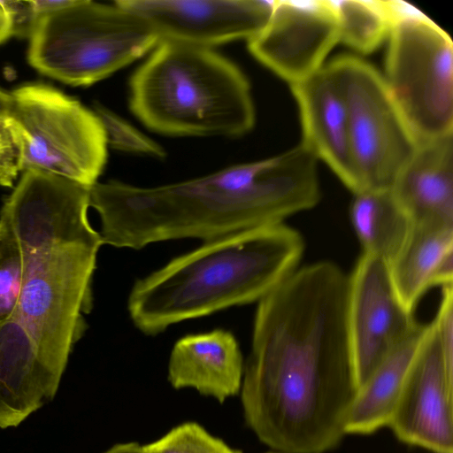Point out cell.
Returning a JSON list of instances; mask_svg holds the SVG:
<instances>
[{
  "mask_svg": "<svg viewBox=\"0 0 453 453\" xmlns=\"http://www.w3.org/2000/svg\"><path fill=\"white\" fill-rule=\"evenodd\" d=\"M349 274L319 261L296 269L257 302L244 364L247 424L280 453L336 447L357 391L347 327Z\"/></svg>",
  "mask_w": 453,
  "mask_h": 453,
  "instance_id": "obj_1",
  "label": "cell"
},
{
  "mask_svg": "<svg viewBox=\"0 0 453 453\" xmlns=\"http://www.w3.org/2000/svg\"><path fill=\"white\" fill-rule=\"evenodd\" d=\"M318 159L302 143L279 155L156 187L97 182L89 204L104 244L141 250L185 238L203 242L281 224L320 198Z\"/></svg>",
  "mask_w": 453,
  "mask_h": 453,
  "instance_id": "obj_2",
  "label": "cell"
},
{
  "mask_svg": "<svg viewBox=\"0 0 453 453\" xmlns=\"http://www.w3.org/2000/svg\"><path fill=\"white\" fill-rule=\"evenodd\" d=\"M89 187L43 171H24L0 212L23 259L15 318L47 363L63 375L93 306L92 280L103 245L88 211Z\"/></svg>",
  "mask_w": 453,
  "mask_h": 453,
  "instance_id": "obj_3",
  "label": "cell"
},
{
  "mask_svg": "<svg viewBox=\"0 0 453 453\" xmlns=\"http://www.w3.org/2000/svg\"><path fill=\"white\" fill-rule=\"evenodd\" d=\"M303 236L284 223L205 241L138 279L127 298L134 326L154 336L177 323L258 302L298 267Z\"/></svg>",
  "mask_w": 453,
  "mask_h": 453,
  "instance_id": "obj_4",
  "label": "cell"
},
{
  "mask_svg": "<svg viewBox=\"0 0 453 453\" xmlns=\"http://www.w3.org/2000/svg\"><path fill=\"white\" fill-rule=\"evenodd\" d=\"M130 109L148 129L169 136L238 137L256 111L249 80L211 48L160 41L132 74Z\"/></svg>",
  "mask_w": 453,
  "mask_h": 453,
  "instance_id": "obj_5",
  "label": "cell"
},
{
  "mask_svg": "<svg viewBox=\"0 0 453 453\" xmlns=\"http://www.w3.org/2000/svg\"><path fill=\"white\" fill-rule=\"evenodd\" d=\"M27 61L38 73L71 86H89L134 62L161 41L139 15L117 3L74 0L40 18Z\"/></svg>",
  "mask_w": 453,
  "mask_h": 453,
  "instance_id": "obj_6",
  "label": "cell"
},
{
  "mask_svg": "<svg viewBox=\"0 0 453 453\" xmlns=\"http://www.w3.org/2000/svg\"><path fill=\"white\" fill-rule=\"evenodd\" d=\"M386 86L415 146L453 134V43L413 7L400 3L388 35Z\"/></svg>",
  "mask_w": 453,
  "mask_h": 453,
  "instance_id": "obj_7",
  "label": "cell"
},
{
  "mask_svg": "<svg viewBox=\"0 0 453 453\" xmlns=\"http://www.w3.org/2000/svg\"><path fill=\"white\" fill-rule=\"evenodd\" d=\"M11 96L8 114L21 140L24 171H43L89 188L97 183L108 145L94 111L43 83L21 85Z\"/></svg>",
  "mask_w": 453,
  "mask_h": 453,
  "instance_id": "obj_8",
  "label": "cell"
},
{
  "mask_svg": "<svg viewBox=\"0 0 453 453\" xmlns=\"http://www.w3.org/2000/svg\"><path fill=\"white\" fill-rule=\"evenodd\" d=\"M326 67L347 109L357 193L389 189L416 146L383 75L365 60L351 55L338 56Z\"/></svg>",
  "mask_w": 453,
  "mask_h": 453,
  "instance_id": "obj_9",
  "label": "cell"
},
{
  "mask_svg": "<svg viewBox=\"0 0 453 453\" xmlns=\"http://www.w3.org/2000/svg\"><path fill=\"white\" fill-rule=\"evenodd\" d=\"M419 326L413 311L401 302L387 263L362 253L349 274L347 303V327L357 388Z\"/></svg>",
  "mask_w": 453,
  "mask_h": 453,
  "instance_id": "obj_10",
  "label": "cell"
},
{
  "mask_svg": "<svg viewBox=\"0 0 453 453\" xmlns=\"http://www.w3.org/2000/svg\"><path fill=\"white\" fill-rule=\"evenodd\" d=\"M453 357L442 349L433 320L406 372L388 426L406 444L453 453Z\"/></svg>",
  "mask_w": 453,
  "mask_h": 453,
  "instance_id": "obj_11",
  "label": "cell"
},
{
  "mask_svg": "<svg viewBox=\"0 0 453 453\" xmlns=\"http://www.w3.org/2000/svg\"><path fill=\"white\" fill-rule=\"evenodd\" d=\"M248 42L251 55L289 83L301 82L323 66L339 42L333 1H274L264 29Z\"/></svg>",
  "mask_w": 453,
  "mask_h": 453,
  "instance_id": "obj_12",
  "label": "cell"
},
{
  "mask_svg": "<svg viewBox=\"0 0 453 453\" xmlns=\"http://www.w3.org/2000/svg\"><path fill=\"white\" fill-rule=\"evenodd\" d=\"M119 5L142 18L161 41L212 48L250 39L266 26L274 1L262 0H119Z\"/></svg>",
  "mask_w": 453,
  "mask_h": 453,
  "instance_id": "obj_13",
  "label": "cell"
},
{
  "mask_svg": "<svg viewBox=\"0 0 453 453\" xmlns=\"http://www.w3.org/2000/svg\"><path fill=\"white\" fill-rule=\"evenodd\" d=\"M290 88L299 111L301 143L326 164L353 194L357 193L347 109L327 68L324 65Z\"/></svg>",
  "mask_w": 453,
  "mask_h": 453,
  "instance_id": "obj_14",
  "label": "cell"
},
{
  "mask_svg": "<svg viewBox=\"0 0 453 453\" xmlns=\"http://www.w3.org/2000/svg\"><path fill=\"white\" fill-rule=\"evenodd\" d=\"M61 377L16 318L0 323V428L17 426L50 401Z\"/></svg>",
  "mask_w": 453,
  "mask_h": 453,
  "instance_id": "obj_15",
  "label": "cell"
},
{
  "mask_svg": "<svg viewBox=\"0 0 453 453\" xmlns=\"http://www.w3.org/2000/svg\"><path fill=\"white\" fill-rule=\"evenodd\" d=\"M244 363L235 336L225 329L180 338L170 354L168 380L174 388H190L219 403L242 388Z\"/></svg>",
  "mask_w": 453,
  "mask_h": 453,
  "instance_id": "obj_16",
  "label": "cell"
},
{
  "mask_svg": "<svg viewBox=\"0 0 453 453\" xmlns=\"http://www.w3.org/2000/svg\"><path fill=\"white\" fill-rule=\"evenodd\" d=\"M389 189L411 222L453 224V134L416 146Z\"/></svg>",
  "mask_w": 453,
  "mask_h": 453,
  "instance_id": "obj_17",
  "label": "cell"
},
{
  "mask_svg": "<svg viewBox=\"0 0 453 453\" xmlns=\"http://www.w3.org/2000/svg\"><path fill=\"white\" fill-rule=\"evenodd\" d=\"M387 265L401 302L413 311L427 289L452 284L453 224L412 222L403 246Z\"/></svg>",
  "mask_w": 453,
  "mask_h": 453,
  "instance_id": "obj_18",
  "label": "cell"
},
{
  "mask_svg": "<svg viewBox=\"0 0 453 453\" xmlns=\"http://www.w3.org/2000/svg\"><path fill=\"white\" fill-rule=\"evenodd\" d=\"M426 326L420 324L357 388L345 416V434H370L388 426Z\"/></svg>",
  "mask_w": 453,
  "mask_h": 453,
  "instance_id": "obj_19",
  "label": "cell"
},
{
  "mask_svg": "<svg viewBox=\"0 0 453 453\" xmlns=\"http://www.w3.org/2000/svg\"><path fill=\"white\" fill-rule=\"evenodd\" d=\"M349 219L363 252L388 264L405 242L412 222L390 189L354 194Z\"/></svg>",
  "mask_w": 453,
  "mask_h": 453,
  "instance_id": "obj_20",
  "label": "cell"
},
{
  "mask_svg": "<svg viewBox=\"0 0 453 453\" xmlns=\"http://www.w3.org/2000/svg\"><path fill=\"white\" fill-rule=\"evenodd\" d=\"M339 25V42L362 54L377 50L388 37L399 2L333 1Z\"/></svg>",
  "mask_w": 453,
  "mask_h": 453,
  "instance_id": "obj_21",
  "label": "cell"
},
{
  "mask_svg": "<svg viewBox=\"0 0 453 453\" xmlns=\"http://www.w3.org/2000/svg\"><path fill=\"white\" fill-rule=\"evenodd\" d=\"M22 280L20 245L9 219L0 212V323L15 318Z\"/></svg>",
  "mask_w": 453,
  "mask_h": 453,
  "instance_id": "obj_22",
  "label": "cell"
},
{
  "mask_svg": "<svg viewBox=\"0 0 453 453\" xmlns=\"http://www.w3.org/2000/svg\"><path fill=\"white\" fill-rule=\"evenodd\" d=\"M93 111L103 125L108 147L121 152L156 158L165 157V150L160 144L109 108L96 104Z\"/></svg>",
  "mask_w": 453,
  "mask_h": 453,
  "instance_id": "obj_23",
  "label": "cell"
},
{
  "mask_svg": "<svg viewBox=\"0 0 453 453\" xmlns=\"http://www.w3.org/2000/svg\"><path fill=\"white\" fill-rule=\"evenodd\" d=\"M143 446L148 453H242L195 422L183 423Z\"/></svg>",
  "mask_w": 453,
  "mask_h": 453,
  "instance_id": "obj_24",
  "label": "cell"
},
{
  "mask_svg": "<svg viewBox=\"0 0 453 453\" xmlns=\"http://www.w3.org/2000/svg\"><path fill=\"white\" fill-rule=\"evenodd\" d=\"M23 172V150L19 132L8 113L0 114V185L13 188Z\"/></svg>",
  "mask_w": 453,
  "mask_h": 453,
  "instance_id": "obj_25",
  "label": "cell"
},
{
  "mask_svg": "<svg viewBox=\"0 0 453 453\" xmlns=\"http://www.w3.org/2000/svg\"><path fill=\"white\" fill-rule=\"evenodd\" d=\"M0 5L11 21L12 36L29 37L39 19L33 1L0 0Z\"/></svg>",
  "mask_w": 453,
  "mask_h": 453,
  "instance_id": "obj_26",
  "label": "cell"
},
{
  "mask_svg": "<svg viewBox=\"0 0 453 453\" xmlns=\"http://www.w3.org/2000/svg\"><path fill=\"white\" fill-rule=\"evenodd\" d=\"M38 19L71 5L74 0H32Z\"/></svg>",
  "mask_w": 453,
  "mask_h": 453,
  "instance_id": "obj_27",
  "label": "cell"
},
{
  "mask_svg": "<svg viewBox=\"0 0 453 453\" xmlns=\"http://www.w3.org/2000/svg\"><path fill=\"white\" fill-rule=\"evenodd\" d=\"M104 453H148L143 445L137 442L116 444Z\"/></svg>",
  "mask_w": 453,
  "mask_h": 453,
  "instance_id": "obj_28",
  "label": "cell"
},
{
  "mask_svg": "<svg viewBox=\"0 0 453 453\" xmlns=\"http://www.w3.org/2000/svg\"><path fill=\"white\" fill-rule=\"evenodd\" d=\"M12 36L11 21L0 5V45Z\"/></svg>",
  "mask_w": 453,
  "mask_h": 453,
  "instance_id": "obj_29",
  "label": "cell"
},
{
  "mask_svg": "<svg viewBox=\"0 0 453 453\" xmlns=\"http://www.w3.org/2000/svg\"><path fill=\"white\" fill-rule=\"evenodd\" d=\"M12 105L11 92H7L0 88V114H6L9 112Z\"/></svg>",
  "mask_w": 453,
  "mask_h": 453,
  "instance_id": "obj_30",
  "label": "cell"
},
{
  "mask_svg": "<svg viewBox=\"0 0 453 453\" xmlns=\"http://www.w3.org/2000/svg\"><path fill=\"white\" fill-rule=\"evenodd\" d=\"M268 453H280V452H275V451H273V450H272V451H270V452H268Z\"/></svg>",
  "mask_w": 453,
  "mask_h": 453,
  "instance_id": "obj_31",
  "label": "cell"
}]
</instances>
